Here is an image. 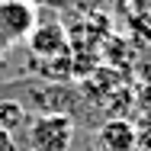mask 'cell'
I'll return each mask as SVG.
<instances>
[{
	"instance_id": "1",
	"label": "cell",
	"mask_w": 151,
	"mask_h": 151,
	"mask_svg": "<svg viewBox=\"0 0 151 151\" xmlns=\"http://www.w3.org/2000/svg\"><path fill=\"white\" fill-rule=\"evenodd\" d=\"M77 122L68 113H39L26 122L29 151H71Z\"/></svg>"
},
{
	"instance_id": "2",
	"label": "cell",
	"mask_w": 151,
	"mask_h": 151,
	"mask_svg": "<svg viewBox=\"0 0 151 151\" xmlns=\"http://www.w3.org/2000/svg\"><path fill=\"white\" fill-rule=\"evenodd\" d=\"M26 42H29V52L35 58H42V61L71 52V35H68V29L61 26L55 16L35 19V26H32V32L26 35Z\"/></svg>"
},
{
	"instance_id": "3",
	"label": "cell",
	"mask_w": 151,
	"mask_h": 151,
	"mask_svg": "<svg viewBox=\"0 0 151 151\" xmlns=\"http://www.w3.org/2000/svg\"><path fill=\"white\" fill-rule=\"evenodd\" d=\"M35 19H39V13H35L32 3H26V0H0V39L3 42H10V45L23 42L32 32Z\"/></svg>"
},
{
	"instance_id": "4",
	"label": "cell",
	"mask_w": 151,
	"mask_h": 151,
	"mask_svg": "<svg viewBox=\"0 0 151 151\" xmlns=\"http://www.w3.org/2000/svg\"><path fill=\"white\" fill-rule=\"evenodd\" d=\"M100 151H138L135 148V122L125 116H109L96 129Z\"/></svg>"
},
{
	"instance_id": "5",
	"label": "cell",
	"mask_w": 151,
	"mask_h": 151,
	"mask_svg": "<svg viewBox=\"0 0 151 151\" xmlns=\"http://www.w3.org/2000/svg\"><path fill=\"white\" fill-rule=\"evenodd\" d=\"M29 122V109L19 103V100H0V129L3 132H16L19 125Z\"/></svg>"
},
{
	"instance_id": "6",
	"label": "cell",
	"mask_w": 151,
	"mask_h": 151,
	"mask_svg": "<svg viewBox=\"0 0 151 151\" xmlns=\"http://www.w3.org/2000/svg\"><path fill=\"white\" fill-rule=\"evenodd\" d=\"M125 10L132 13V19H151V0H129Z\"/></svg>"
},
{
	"instance_id": "7",
	"label": "cell",
	"mask_w": 151,
	"mask_h": 151,
	"mask_svg": "<svg viewBox=\"0 0 151 151\" xmlns=\"http://www.w3.org/2000/svg\"><path fill=\"white\" fill-rule=\"evenodd\" d=\"M135 148L151 151V125H145V129H138V125H135Z\"/></svg>"
},
{
	"instance_id": "8",
	"label": "cell",
	"mask_w": 151,
	"mask_h": 151,
	"mask_svg": "<svg viewBox=\"0 0 151 151\" xmlns=\"http://www.w3.org/2000/svg\"><path fill=\"white\" fill-rule=\"evenodd\" d=\"M132 103L142 106V109H151V87H138V96H135Z\"/></svg>"
},
{
	"instance_id": "9",
	"label": "cell",
	"mask_w": 151,
	"mask_h": 151,
	"mask_svg": "<svg viewBox=\"0 0 151 151\" xmlns=\"http://www.w3.org/2000/svg\"><path fill=\"white\" fill-rule=\"evenodd\" d=\"M0 151H19L16 138H13L10 132H3V129H0Z\"/></svg>"
},
{
	"instance_id": "10",
	"label": "cell",
	"mask_w": 151,
	"mask_h": 151,
	"mask_svg": "<svg viewBox=\"0 0 151 151\" xmlns=\"http://www.w3.org/2000/svg\"><path fill=\"white\" fill-rule=\"evenodd\" d=\"M26 3H32V6H58L61 0H26Z\"/></svg>"
},
{
	"instance_id": "11",
	"label": "cell",
	"mask_w": 151,
	"mask_h": 151,
	"mask_svg": "<svg viewBox=\"0 0 151 151\" xmlns=\"http://www.w3.org/2000/svg\"><path fill=\"white\" fill-rule=\"evenodd\" d=\"M109 3H116V6H125V3H129V0H109Z\"/></svg>"
},
{
	"instance_id": "12",
	"label": "cell",
	"mask_w": 151,
	"mask_h": 151,
	"mask_svg": "<svg viewBox=\"0 0 151 151\" xmlns=\"http://www.w3.org/2000/svg\"><path fill=\"white\" fill-rule=\"evenodd\" d=\"M19 151H23V148H19ZM26 151H29V148H26Z\"/></svg>"
}]
</instances>
